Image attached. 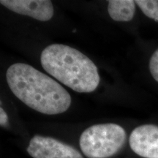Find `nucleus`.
<instances>
[{
    "label": "nucleus",
    "mask_w": 158,
    "mask_h": 158,
    "mask_svg": "<svg viewBox=\"0 0 158 158\" xmlns=\"http://www.w3.org/2000/svg\"><path fill=\"white\" fill-rule=\"evenodd\" d=\"M108 12L110 17L116 21H130L135 12V2L133 0H110Z\"/></svg>",
    "instance_id": "obj_7"
},
{
    "label": "nucleus",
    "mask_w": 158,
    "mask_h": 158,
    "mask_svg": "<svg viewBox=\"0 0 158 158\" xmlns=\"http://www.w3.org/2000/svg\"><path fill=\"white\" fill-rule=\"evenodd\" d=\"M7 84L14 95L41 114H62L71 105L70 94L54 79L24 63H15L6 73Z\"/></svg>",
    "instance_id": "obj_1"
},
{
    "label": "nucleus",
    "mask_w": 158,
    "mask_h": 158,
    "mask_svg": "<svg viewBox=\"0 0 158 158\" xmlns=\"http://www.w3.org/2000/svg\"><path fill=\"white\" fill-rule=\"evenodd\" d=\"M127 134L113 123L94 124L86 129L79 139L83 154L88 158H108L115 155L125 144Z\"/></svg>",
    "instance_id": "obj_3"
},
{
    "label": "nucleus",
    "mask_w": 158,
    "mask_h": 158,
    "mask_svg": "<svg viewBox=\"0 0 158 158\" xmlns=\"http://www.w3.org/2000/svg\"><path fill=\"white\" fill-rule=\"evenodd\" d=\"M129 143L132 151L140 157L158 158V126H138L130 134Z\"/></svg>",
    "instance_id": "obj_5"
},
{
    "label": "nucleus",
    "mask_w": 158,
    "mask_h": 158,
    "mask_svg": "<svg viewBox=\"0 0 158 158\" xmlns=\"http://www.w3.org/2000/svg\"><path fill=\"white\" fill-rule=\"evenodd\" d=\"M8 123V116L2 108H0V125L2 127L6 126Z\"/></svg>",
    "instance_id": "obj_10"
},
{
    "label": "nucleus",
    "mask_w": 158,
    "mask_h": 158,
    "mask_svg": "<svg viewBox=\"0 0 158 158\" xmlns=\"http://www.w3.org/2000/svg\"><path fill=\"white\" fill-rule=\"evenodd\" d=\"M135 2L146 16L158 22V0H137Z\"/></svg>",
    "instance_id": "obj_8"
},
{
    "label": "nucleus",
    "mask_w": 158,
    "mask_h": 158,
    "mask_svg": "<svg viewBox=\"0 0 158 158\" xmlns=\"http://www.w3.org/2000/svg\"><path fill=\"white\" fill-rule=\"evenodd\" d=\"M149 70L156 81L158 82V49H157L149 60Z\"/></svg>",
    "instance_id": "obj_9"
},
{
    "label": "nucleus",
    "mask_w": 158,
    "mask_h": 158,
    "mask_svg": "<svg viewBox=\"0 0 158 158\" xmlns=\"http://www.w3.org/2000/svg\"><path fill=\"white\" fill-rule=\"evenodd\" d=\"M0 3L14 13L40 21H49L54 13L53 4L48 0H1Z\"/></svg>",
    "instance_id": "obj_6"
},
{
    "label": "nucleus",
    "mask_w": 158,
    "mask_h": 158,
    "mask_svg": "<svg viewBox=\"0 0 158 158\" xmlns=\"http://www.w3.org/2000/svg\"><path fill=\"white\" fill-rule=\"evenodd\" d=\"M40 62L48 73L77 92H92L100 84L95 64L81 51L68 45L47 46L42 51Z\"/></svg>",
    "instance_id": "obj_2"
},
{
    "label": "nucleus",
    "mask_w": 158,
    "mask_h": 158,
    "mask_svg": "<svg viewBox=\"0 0 158 158\" xmlns=\"http://www.w3.org/2000/svg\"><path fill=\"white\" fill-rule=\"evenodd\" d=\"M27 151L33 158H84L76 149L55 138L35 135Z\"/></svg>",
    "instance_id": "obj_4"
}]
</instances>
